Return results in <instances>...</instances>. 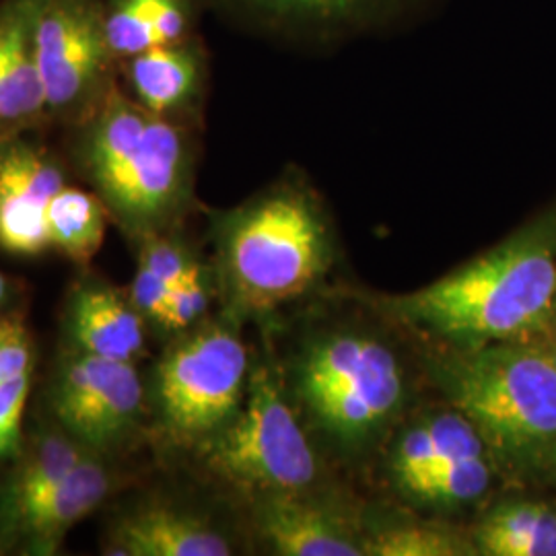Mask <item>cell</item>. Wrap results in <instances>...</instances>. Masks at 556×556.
Wrapping results in <instances>:
<instances>
[{
	"label": "cell",
	"instance_id": "obj_6",
	"mask_svg": "<svg viewBox=\"0 0 556 556\" xmlns=\"http://www.w3.org/2000/svg\"><path fill=\"white\" fill-rule=\"evenodd\" d=\"M206 466L260 495L307 491L318 477V457L270 369L250 379L245 406L213 435L202 439Z\"/></svg>",
	"mask_w": 556,
	"mask_h": 556
},
{
	"label": "cell",
	"instance_id": "obj_12",
	"mask_svg": "<svg viewBox=\"0 0 556 556\" xmlns=\"http://www.w3.org/2000/svg\"><path fill=\"white\" fill-rule=\"evenodd\" d=\"M122 64L132 100L163 118L192 108L206 80V56L197 38L151 48Z\"/></svg>",
	"mask_w": 556,
	"mask_h": 556
},
{
	"label": "cell",
	"instance_id": "obj_17",
	"mask_svg": "<svg viewBox=\"0 0 556 556\" xmlns=\"http://www.w3.org/2000/svg\"><path fill=\"white\" fill-rule=\"evenodd\" d=\"M192 0H105V36L114 59L194 38Z\"/></svg>",
	"mask_w": 556,
	"mask_h": 556
},
{
	"label": "cell",
	"instance_id": "obj_7",
	"mask_svg": "<svg viewBox=\"0 0 556 556\" xmlns=\"http://www.w3.org/2000/svg\"><path fill=\"white\" fill-rule=\"evenodd\" d=\"M27 13L48 112L96 108L118 62L105 36V0H27Z\"/></svg>",
	"mask_w": 556,
	"mask_h": 556
},
{
	"label": "cell",
	"instance_id": "obj_31",
	"mask_svg": "<svg viewBox=\"0 0 556 556\" xmlns=\"http://www.w3.org/2000/svg\"><path fill=\"white\" fill-rule=\"evenodd\" d=\"M538 334H546V337L556 338V299L555 305H553V312H551L548 321H546V326H544V328H542V332H538Z\"/></svg>",
	"mask_w": 556,
	"mask_h": 556
},
{
	"label": "cell",
	"instance_id": "obj_10",
	"mask_svg": "<svg viewBox=\"0 0 556 556\" xmlns=\"http://www.w3.org/2000/svg\"><path fill=\"white\" fill-rule=\"evenodd\" d=\"M66 181L59 163L25 140H0V245L38 254L48 243V204Z\"/></svg>",
	"mask_w": 556,
	"mask_h": 556
},
{
	"label": "cell",
	"instance_id": "obj_5",
	"mask_svg": "<svg viewBox=\"0 0 556 556\" xmlns=\"http://www.w3.org/2000/svg\"><path fill=\"white\" fill-rule=\"evenodd\" d=\"M299 394L319 427L344 447H358L392 420L406 400L394 349L365 332L314 340L298 367Z\"/></svg>",
	"mask_w": 556,
	"mask_h": 556
},
{
	"label": "cell",
	"instance_id": "obj_22",
	"mask_svg": "<svg viewBox=\"0 0 556 556\" xmlns=\"http://www.w3.org/2000/svg\"><path fill=\"white\" fill-rule=\"evenodd\" d=\"M495 464L491 452L454 457L427 477L418 478L402 495L439 509L470 505L489 493Z\"/></svg>",
	"mask_w": 556,
	"mask_h": 556
},
{
	"label": "cell",
	"instance_id": "obj_13",
	"mask_svg": "<svg viewBox=\"0 0 556 556\" xmlns=\"http://www.w3.org/2000/svg\"><path fill=\"white\" fill-rule=\"evenodd\" d=\"M241 17L280 34L332 38L388 17L404 0H220Z\"/></svg>",
	"mask_w": 556,
	"mask_h": 556
},
{
	"label": "cell",
	"instance_id": "obj_29",
	"mask_svg": "<svg viewBox=\"0 0 556 556\" xmlns=\"http://www.w3.org/2000/svg\"><path fill=\"white\" fill-rule=\"evenodd\" d=\"M169 293L172 287L163 278L157 277L144 264H139V273L132 285V303L140 314L161 321Z\"/></svg>",
	"mask_w": 556,
	"mask_h": 556
},
{
	"label": "cell",
	"instance_id": "obj_15",
	"mask_svg": "<svg viewBox=\"0 0 556 556\" xmlns=\"http://www.w3.org/2000/svg\"><path fill=\"white\" fill-rule=\"evenodd\" d=\"M48 114L27 0H0V135Z\"/></svg>",
	"mask_w": 556,
	"mask_h": 556
},
{
	"label": "cell",
	"instance_id": "obj_8",
	"mask_svg": "<svg viewBox=\"0 0 556 556\" xmlns=\"http://www.w3.org/2000/svg\"><path fill=\"white\" fill-rule=\"evenodd\" d=\"M248 351L233 332L211 326L176 344L157 369V400L169 433L206 439L238 413Z\"/></svg>",
	"mask_w": 556,
	"mask_h": 556
},
{
	"label": "cell",
	"instance_id": "obj_32",
	"mask_svg": "<svg viewBox=\"0 0 556 556\" xmlns=\"http://www.w3.org/2000/svg\"><path fill=\"white\" fill-rule=\"evenodd\" d=\"M4 293H7V282H4V278L0 275V301L4 299Z\"/></svg>",
	"mask_w": 556,
	"mask_h": 556
},
{
	"label": "cell",
	"instance_id": "obj_9",
	"mask_svg": "<svg viewBox=\"0 0 556 556\" xmlns=\"http://www.w3.org/2000/svg\"><path fill=\"white\" fill-rule=\"evenodd\" d=\"M60 420L85 443L103 447L124 438L142 406L139 374L128 361L80 355L64 369L56 400Z\"/></svg>",
	"mask_w": 556,
	"mask_h": 556
},
{
	"label": "cell",
	"instance_id": "obj_24",
	"mask_svg": "<svg viewBox=\"0 0 556 556\" xmlns=\"http://www.w3.org/2000/svg\"><path fill=\"white\" fill-rule=\"evenodd\" d=\"M369 556H470L475 542L433 523H397L367 538Z\"/></svg>",
	"mask_w": 556,
	"mask_h": 556
},
{
	"label": "cell",
	"instance_id": "obj_30",
	"mask_svg": "<svg viewBox=\"0 0 556 556\" xmlns=\"http://www.w3.org/2000/svg\"><path fill=\"white\" fill-rule=\"evenodd\" d=\"M532 340L551 357V361L555 363L556 367V338L546 337V334H536V337H532Z\"/></svg>",
	"mask_w": 556,
	"mask_h": 556
},
{
	"label": "cell",
	"instance_id": "obj_4",
	"mask_svg": "<svg viewBox=\"0 0 556 556\" xmlns=\"http://www.w3.org/2000/svg\"><path fill=\"white\" fill-rule=\"evenodd\" d=\"M225 231L227 277L245 307L270 309L305 295L332 262L324 208L299 176L241 206Z\"/></svg>",
	"mask_w": 556,
	"mask_h": 556
},
{
	"label": "cell",
	"instance_id": "obj_2",
	"mask_svg": "<svg viewBox=\"0 0 556 556\" xmlns=\"http://www.w3.org/2000/svg\"><path fill=\"white\" fill-rule=\"evenodd\" d=\"M435 361L450 404L477 425L511 475L556 478V367L532 338L452 351Z\"/></svg>",
	"mask_w": 556,
	"mask_h": 556
},
{
	"label": "cell",
	"instance_id": "obj_1",
	"mask_svg": "<svg viewBox=\"0 0 556 556\" xmlns=\"http://www.w3.org/2000/svg\"><path fill=\"white\" fill-rule=\"evenodd\" d=\"M555 299L556 204L454 273L383 305L420 337L472 351L536 337Z\"/></svg>",
	"mask_w": 556,
	"mask_h": 556
},
{
	"label": "cell",
	"instance_id": "obj_21",
	"mask_svg": "<svg viewBox=\"0 0 556 556\" xmlns=\"http://www.w3.org/2000/svg\"><path fill=\"white\" fill-rule=\"evenodd\" d=\"M48 236L71 258L87 262L100 250L105 233V208L96 194L64 186L48 204Z\"/></svg>",
	"mask_w": 556,
	"mask_h": 556
},
{
	"label": "cell",
	"instance_id": "obj_16",
	"mask_svg": "<svg viewBox=\"0 0 556 556\" xmlns=\"http://www.w3.org/2000/svg\"><path fill=\"white\" fill-rule=\"evenodd\" d=\"M122 555L227 556L233 553L227 538L204 519L174 507H144L126 517L116 532Z\"/></svg>",
	"mask_w": 556,
	"mask_h": 556
},
{
	"label": "cell",
	"instance_id": "obj_23",
	"mask_svg": "<svg viewBox=\"0 0 556 556\" xmlns=\"http://www.w3.org/2000/svg\"><path fill=\"white\" fill-rule=\"evenodd\" d=\"M79 447L62 438H48L41 441L36 454L27 459L15 478L9 493L11 517L17 516L36 498L56 486L60 480L68 477V472L83 459Z\"/></svg>",
	"mask_w": 556,
	"mask_h": 556
},
{
	"label": "cell",
	"instance_id": "obj_28",
	"mask_svg": "<svg viewBox=\"0 0 556 556\" xmlns=\"http://www.w3.org/2000/svg\"><path fill=\"white\" fill-rule=\"evenodd\" d=\"M140 264L151 268L157 277L163 278L172 289L186 277L197 264L186 256V252L163 239H153L142 248Z\"/></svg>",
	"mask_w": 556,
	"mask_h": 556
},
{
	"label": "cell",
	"instance_id": "obj_11",
	"mask_svg": "<svg viewBox=\"0 0 556 556\" xmlns=\"http://www.w3.org/2000/svg\"><path fill=\"white\" fill-rule=\"evenodd\" d=\"M258 528L277 555H367V540H361L349 514L326 501L305 497V491L264 495Z\"/></svg>",
	"mask_w": 556,
	"mask_h": 556
},
{
	"label": "cell",
	"instance_id": "obj_18",
	"mask_svg": "<svg viewBox=\"0 0 556 556\" xmlns=\"http://www.w3.org/2000/svg\"><path fill=\"white\" fill-rule=\"evenodd\" d=\"M110 491V477L100 462L83 457L79 464L48 493L36 498L13 519L23 534L40 546H54L68 528L91 514Z\"/></svg>",
	"mask_w": 556,
	"mask_h": 556
},
{
	"label": "cell",
	"instance_id": "obj_26",
	"mask_svg": "<svg viewBox=\"0 0 556 556\" xmlns=\"http://www.w3.org/2000/svg\"><path fill=\"white\" fill-rule=\"evenodd\" d=\"M27 392L29 374L0 386V462L17 450Z\"/></svg>",
	"mask_w": 556,
	"mask_h": 556
},
{
	"label": "cell",
	"instance_id": "obj_25",
	"mask_svg": "<svg viewBox=\"0 0 556 556\" xmlns=\"http://www.w3.org/2000/svg\"><path fill=\"white\" fill-rule=\"evenodd\" d=\"M206 305H208V293H206L199 266H194L172 289L165 312L161 316V324L172 330L188 328L204 314Z\"/></svg>",
	"mask_w": 556,
	"mask_h": 556
},
{
	"label": "cell",
	"instance_id": "obj_20",
	"mask_svg": "<svg viewBox=\"0 0 556 556\" xmlns=\"http://www.w3.org/2000/svg\"><path fill=\"white\" fill-rule=\"evenodd\" d=\"M477 555L556 556V509L544 501H509L475 530Z\"/></svg>",
	"mask_w": 556,
	"mask_h": 556
},
{
	"label": "cell",
	"instance_id": "obj_14",
	"mask_svg": "<svg viewBox=\"0 0 556 556\" xmlns=\"http://www.w3.org/2000/svg\"><path fill=\"white\" fill-rule=\"evenodd\" d=\"M489 452L477 425L457 408L433 410L413 420L390 452V475L404 493L418 478L427 477L454 457Z\"/></svg>",
	"mask_w": 556,
	"mask_h": 556
},
{
	"label": "cell",
	"instance_id": "obj_19",
	"mask_svg": "<svg viewBox=\"0 0 556 556\" xmlns=\"http://www.w3.org/2000/svg\"><path fill=\"white\" fill-rule=\"evenodd\" d=\"M71 332L85 353L132 363L142 353L140 312L105 287L83 289L73 301Z\"/></svg>",
	"mask_w": 556,
	"mask_h": 556
},
{
	"label": "cell",
	"instance_id": "obj_27",
	"mask_svg": "<svg viewBox=\"0 0 556 556\" xmlns=\"http://www.w3.org/2000/svg\"><path fill=\"white\" fill-rule=\"evenodd\" d=\"M31 344L17 321H0V386L29 374Z\"/></svg>",
	"mask_w": 556,
	"mask_h": 556
},
{
	"label": "cell",
	"instance_id": "obj_3",
	"mask_svg": "<svg viewBox=\"0 0 556 556\" xmlns=\"http://www.w3.org/2000/svg\"><path fill=\"white\" fill-rule=\"evenodd\" d=\"M79 153L103 200L132 225L167 219L190 190L192 155L181 126L114 87L93 108Z\"/></svg>",
	"mask_w": 556,
	"mask_h": 556
}]
</instances>
